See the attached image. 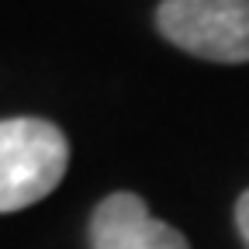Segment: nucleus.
I'll use <instances>...</instances> for the list:
<instances>
[{"mask_svg":"<svg viewBox=\"0 0 249 249\" xmlns=\"http://www.w3.org/2000/svg\"><path fill=\"white\" fill-rule=\"evenodd\" d=\"M70 142L45 118L0 121V214L38 204L66 177Z\"/></svg>","mask_w":249,"mask_h":249,"instance_id":"obj_1","label":"nucleus"},{"mask_svg":"<svg viewBox=\"0 0 249 249\" xmlns=\"http://www.w3.org/2000/svg\"><path fill=\"white\" fill-rule=\"evenodd\" d=\"M90 249H191L187 239L152 218L139 194L118 191L90 214Z\"/></svg>","mask_w":249,"mask_h":249,"instance_id":"obj_3","label":"nucleus"},{"mask_svg":"<svg viewBox=\"0 0 249 249\" xmlns=\"http://www.w3.org/2000/svg\"><path fill=\"white\" fill-rule=\"evenodd\" d=\"M163 38L208 62H249V0H163Z\"/></svg>","mask_w":249,"mask_h":249,"instance_id":"obj_2","label":"nucleus"},{"mask_svg":"<svg viewBox=\"0 0 249 249\" xmlns=\"http://www.w3.org/2000/svg\"><path fill=\"white\" fill-rule=\"evenodd\" d=\"M235 225H239V232H242V239H246V246H249V191L239 197V204H235Z\"/></svg>","mask_w":249,"mask_h":249,"instance_id":"obj_4","label":"nucleus"}]
</instances>
